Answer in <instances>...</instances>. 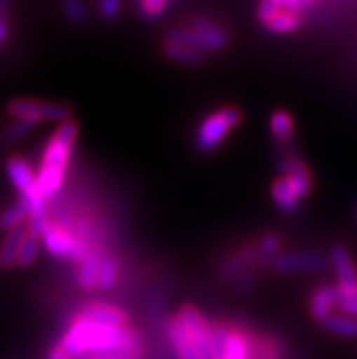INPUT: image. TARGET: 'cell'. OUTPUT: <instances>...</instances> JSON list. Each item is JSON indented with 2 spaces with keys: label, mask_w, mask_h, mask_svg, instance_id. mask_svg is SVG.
<instances>
[{
  "label": "cell",
  "mask_w": 357,
  "mask_h": 359,
  "mask_svg": "<svg viewBox=\"0 0 357 359\" xmlns=\"http://www.w3.org/2000/svg\"><path fill=\"white\" fill-rule=\"evenodd\" d=\"M144 343L142 334L130 327H105L93 323L88 319L72 316L68 328L64 330L60 343L57 345L62 348L72 359L88 354H105V352L124 351L131 346Z\"/></svg>",
  "instance_id": "6da1fadb"
},
{
  "label": "cell",
  "mask_w": 357,
  "mask_h": 359,
  "mask_svg": "<svg viewBox=\"0 0 357 359\" xmlns=\"http://www.w3.org/2000/svg\"><path fill=\"white\" fill-rule=\"evenodd\" d=\"M79 124L77 121H64L55 128L48 139L41 157V168L36 172V190L50 203L59 196L66 173L72 164V155L77 144Z\"/></svg>",
  "instance_id": "7a4b0ae2"
},
{
  "label": "cell",
  "mask_w": 357,
  "mask_h": 359,
  "mask_svg": "<svg viewBox=\"0 0 357 359\" xmlns=\"http://www.w3.org/2000/svg\"><path fill=\"white\" fill-rule=\"evenodd\" d=\"M243 109L239 106H221L213 109L208 115H204L194 135V146L199 154H213L219 150L228 137L236 132L243 123Z\"/></svg>",
  "instance_id": "3957f363"
},
{
  "label": "cell",
  "mask_w": 357,
  "mask_h": 359,
  "mask_svg": "<svg viewBox=\"0 0 357 359\" xmlns=\"http://www.w3.org/2000/svg\"><path fill=\"white\" fill-rule=\"evenodd\" d=\"M8 114L15 121L27 123H64L73 117V106L68 102H55V100H36L18 97L8 104Z\"/></svg>",
  "instance_id": "277c9868"
},
{
  "label": "cell",
  "mask_w": 357,
  "mask_h": 359,
  "mask_svg": "<svg viewBox=\"0 0 357 359\" xmlns=\"http://www.w3.org/2000/svg\"><path fill=\"white\" fill-rule=\"evenodd\" d=\"M41 243L51 257L60 261H69V263L75 264L90 250L69 228L53 221L51 215L41 236Z\"/></svg>",
  "instance_id": "5b68a950"
},
{
  "label": "cell",
  "mask_w": 357,
  "mask_h": 359,
  "mask_svg": "<svg viewBox=\"0 0 357 359\" xmlns=\"http://www.w3.org/2000/svg\"><path fill=\"white\" fill-rule=\"evenodd\" d=\"M177 319L190 337L195 352L201 359H213L212 355V323L191 303H184L177 312Z\"/></svg>",
  "instance_id": "8992f818"
},
{
  "label": "cell",
  "mask_w": 357,
  "mask_h": 359,
  "mask_svg": "<svg viewBox=\"0 0 357 359\" xmlns=\"http://www.w3.org/2000/svg\"><path fill=\"white\" fill-rule=\"evenodd\" d=\"M277 170L281 172V177L288 182L292 190L297 194L301 201L307 199L312 194L314 177L310 172V166L301 155L294 154L292 150H283L277 155Z\"/></svg>",
  "instance_id": "52a82bcc"
},
{
  "label": "cell",
  "mask_w": 357,
  "mask_h": 359,
  "mask_svg": "<svg viewBox=\"0 0 357 359\" xmlns=\"http://www.w3.org/2000/svg\"><path fill=\"white\" fill-rule=\"evenodd\" d=\"M72 316L105 325V327H130V314L122 306L109 303V301L88 299L81 303Z\"/></svg>",
  "instance_id": "ba28073f"
},
{
  "label": "cell",
  "mask_w": 357,
  "mask_h": 359,
  "mask_svg": "<svg viewBox=\"0 0 357 359\" xmlns=\"http://www.w3.org/2000/svg\"><path fill=\"white\" fill-rule=\"evenodd\" d=\"M271 269L279 273L323 272L328 269V259L319 252H290L277 255L271 261Z\"/></svg>",
  "instance_id": "9c48e42d"
},
{
  "label": "cell",
  "mask_w": 357,
  "mask_h": 359,
  "mask_svg": "<svg viewBox=\"0 0 357 359\" xmlns=\"http://www.w3.org/2000/svg\"><path fill=\"white\" fill-rule=\"evenodd\" d=\"M188 26L194 29V33L199 36L201 44H203L206 55L208 53H219V51L227 50L231 42L230 33L217 24L215 20L203 15H197L188 22Z\"/></svg>",
  "instance_id": "30bf717a"
},
{
  "label": "cell",
  "mask_w": 357,
  "mask_h": 359,
  "mask_svg": "<svg viewBox=\"0 0 357 359\" xmlns=\"http://www.w3.org/2000/svg\"><path fill=\"white\" fill-rule=\"evenodd\" d=\"M6 173H8L9 182L13 184L18 196H27L33 190H36V173L33 170V164L20 155H11L6 161Z\"/></svg>",
  "instance_id": "8fae6325"
},
{
  "label": "cell",
  "mask_w": 357,
  "mask_h": 359,
  "mask_svg": "<svg viewBox=\"0 0 357 359\" xmlns=\"http://www.w3.org/2000/svg\"><path fill=\"white\" fill-rule=\"evenodd\" d=\"M328 266H332L335 278H337V283H335L337 287L357 285V263L344 245L337 243L332 246L330 255H328Z\"/></svg>",
  "instance_id": "7c38bea8"
},
{
  "label": "cell",
  "mask_w": 357,
  "mask_h": 359,
  "mask_svg": "<svg viewBox=\"0 0 357 359\" xmlns=\"http://www.w3.org/2000/svg\"><path fill=\"white\" fill-rule=\"evenodd\" d=\"M268 130L281 150H290L295 137V118L288 109L277 108L270 114L268 118Z\"/></svg>",
  "instance_id": "4fadbf2b"
},
{
  "label": "cell",
  "mask_w": 357,
  "mask_h": 359,
  "mask_svg": "<svg viewBox=\"0 0 357 359\" xmlns=\"http://www.w3.org/2000/svg\"><path fill=\"white\" fill-rule=\"evenodd\" d=\"M337 305V290L335 285H321L314 288L308 299V314L316 323H323L328 316L335 312Z\"/></svg>",
  "instance_id": "5bb4252c"
},
{
  "label": "cell",
  "mask_w": 357,
  "mask_h": 359,
  "mask_svg": "<svg viewBox=\"0 0 357 359\" xmlns=\"http://www.w3.org/2000/svg\"><path fill=\"white\" fill-rule=\"evenodd\" d=\"M252 358V332L231 321L221 359H250Z\"/></svg>",
  "instance_id": "9a60e30c"
},
{
  "label": "cell",
  "mask_w": 357,
  "mask_h": 359,
  "mask_svg": "<svg viewBox=\"0 0 357 359\" xmlns=\"http://www.w3.org/2000/svg\"><path fill=\"white\" fill-rule=\"evenodd\" d=\"M106 248H90L88 254L77 263V285L82 292L97 290V273H99L100 257Z\"/></svg>",
  "instance_id": "2e32d148"
},
{
  "label": "cell",
  "mask_w": 357,
  "mask_h": 359,
  "mask_svg": "<svg viewBox=\"0 0 357 359\" xmlns=\"http://www.w3.org/2000/svg\"><path fill=\"white\" fill-rule=\"evenodd\" d=\"M166 336L168 341L172 345L173 352H175L177 359H201L199 354L195 352L194 345H191L190 337L184 332L182 325L179 323L177 316L168 319L166 323Z\"/></svg>",
  "instance_id": "e0dca14e"
},
{
  "label": "cell",
  "mask_w": 357,
  "mask_h": 359,
  "mask_svg": "<svg viewBox=\"0 0 357 359\" xmlns=\"http://www.w3.org/2000/svg\"><path fill=\"white\" fill-rule=\"evenodd\" d=\"M122 264L119 255L114 252L106 250L100 257L99 264V273H97V290L100 292H109L114 290L119 285V279H121Z\"/></svg>",
  "instance_id": "ac0fdd59"
},
{
  "label": "cell",
  "mask_w": 357,
  "mask_h": 359,
  "mask_svg": "<svg viewBox=\"0 0 357 359\" xmlns=\"http://www.w3.org/2000/svg\"><path fill=\"white\" fill-rule=\"evenodd\" d=\"M270 196L276 208L283 214H294L299 210V205H301V199L297 197V194L292 190V187L283 177H277L276 181L271 182Z\"/></svg>",
  "instance_id": "d6986e66"
},
{
  "label": "cell",
  "mask_w": 357,
  "mask_h": 359,
  "mask_svg": "<svg viewBox=\"0 0 357 359\" xmlns=\"http://www.w3.org/2000/svg\"><path fill=\"white\" fill-rule=\"evenodd\" d=\"M27 233L26 224L24 226H18L11 232H8V236L4 237V241L0 245V269L2 270H11L13 266H17V255L20 250V245H22L24 237Z\"/></svg>",
  "instance_id": "ffe728a7"
},
{
  "label": "cell",
  "mask_w": 357,
  "mask_h": 359,
  "mask_svg": "<svg viewBox=\"0 0 357 359\" xmlns=\"http://www.w3.org/2000/svg\"><path fill=\"white\" fill-rule=\"evenodd\" d=\"M262 26L267 27L270 33H276V35H288V33L297 32L299 27L303 26V15L279 9L276 15H271L268 18L267 22H262Z\"/></svg>",
  "instance_id": "44dd1931"
},
{
  "label": "cell",
  "mask_w": 357,
  "mask_h": 359,
  "mask_svg": "<svg viewBox=\"0 0 357 359\" xmlns=\"http://www.w3.org/2000/svg\"><path fill=\"white\" fill-rule=\"evenodd\" d=\"M319 325L325 332L332 334V336L349 337V339L357 337V319L341 314V312H334Z\"/></svg>",
  "instance_id": "7402d4cb"
},
{
  "label": "cell",
  "mask_w": 357,
  "mask_h": 359,
  "mask_svg": "<svg viewBox=\"0 0 357 359\" xmlns=\"http://www.w3.org/2000/svg\"><path fill=\"white\" fill-rule=\"evenodd\" d=\"M163 53L172 62L184 64V66H201L204 62V59H206L204 55L197 53V51H194L188 46L177 44V42L172 41H164Z\"/></svg>",
  "instance_id": "603a6c76"
},
{
  "label": "cell",
  "mask_w": 357,
  "mask_h": 359,
  "mask_svg": "<svg viewBox=\"0 0 357 359\" xmlns=\"http://www.w3.org/2000/svg\"><path fill=\"white\" fill-rule=\"evenodd\" d=\"M27 205L22 197H17V199L8 206V208L0 214V228L6 230V232H11L15 228L24 226L27 221Z\"/></svg>",
  "instance_id": "cb8c5ba5"
},
{
  "label": "cell",
  "mask_w": 357,
  "mask_h": 359,
  "mask_svg": "<svg viewBox=\"0 0 357 359\" xmlns=\"http://www.w3.org/2000/svg\"><path fill=\"white\" fill-rule=\"evenodd\" d=\"M255 245V250H257L259 257H261L262 263H270L276 259L277 255L281 254V246H283V239H281L279 233L276 232H267L259 237L257 241L253 243Z\"/></svg>",
  "instance_id": "d4e9b609"
},
{
  "label": "cell",
  "mask_w": 357,
  "mask_h": 359,
  "mask_svg": "<svg viewBox=\"0 0 357 359\" xmlns=\"http://www.w3.org/2000/svg\"><path fill=\"white\" fill-rule=\"evenodd\" d=\"M41 237L33 236V233L27 232L26 237H24L22 245H20V250H18L17 255V266L20 269H27L32 266L36 261L39 254H41Z\"/></svg>",
  "instance_id": "484cf974"
},
{
  "label": "cell",
  "mask_w": 357,
  "mask_h": 359,
  "mask_svg": "<svg viewBox=\"0 0 357 359\" xmlns=\"http://www.w3.org/2000/svg\"><path fill=\"white\" fill-rule=\"evenodd\" d=\"M335 290H337L335 312L357 319V285H352V287H337L335 285Z\"/></svg>",
  "instance_id": "4316f807"
},
{
  "label": "cell",
  "mask_w": 357,
  "mask_h": 359,
  "mask_svg": "<svg viewBox=\"0 0 357 359\" xmlns=\"http://www.w3.org/2000/svg\"><path fill=\"white\" fill-rule=\"evenodd\" d=\"M148 351H146V343L124 348V351L105 352V354H88V359H146Z\"/></svg>",
  "instance_id": "83f0119b"
},
{
  "label": "cell",
  "mask_w": 357,
  "mask_h": 359,
  "mask_svg": "<svg viewBox=\"0 0 357 359\" xmlns=\"http://www.w3.org/2000/svg\"><path fill=\"white\" fill-rule=\"evenodd\" d=\"M170 0H139V11L146 20H155L168 9Z\"/></svg>",
  "instance_id": "f1b7e54d"
},
{
  "label": "cell",
  "mask_w": 357,
  "mask_h": 359,
  "mask_svg": "<svg viewBox=\"0 0 357 359\" xmlns=\"http://www.w3.org/2000/svg\"><path fill=\"white\" fill-rule=\"evenodd\" d=\"M62 9H64V13H66V17H68L72 22L75 24L86 22L88 11L81 0H64Z\"/></svg>",
  "instance_id": "f546056e"
},
{
  "label": "cell",
  "mask_w": 357,
  "mask_h": 359,
  "mask_svg": "<svg viewBox=\"0 0 357 359\" xmlns=\"http://www.w3.org/2000/svg\"><path fill=\"white\" fill-rule=\"evenodd\" d=\"M35 126H36V124L27 123V121H13V123L9 124V126L4 130V139L8 142L18 141V139L26 137L27 133L32 132Z\"/></svg>",
  "instance_id": "4dcf8cb0"
},
{
  "label": "cell",
  "mask_w": 357,
  "mask_h": 359,
  "mask_svg": "<svg viewBox=\"0 0 357 359\" xmlns=\"http://www.w3.org/2000/svg\"><path fill=\"white\" fill-rule=\"evenodd\" d=\"M11 24H9V0H0V48L9 41Z\"/></svg>",
  "instance_id": "1f68e13d"
},
{
  "label": "cell",
  "mask_w": 357,
  "mask_h": 359,
  "mask_svg": "<svg viewBox=\"0 0 357 359\" xmlns=\"http://www.w3.org/2000/svg\"><path fill=\"white\" fill-rule=\"evenodd\" d=\"M122 0H97V11L102 18L114 20L121 13Z\"/></svg>",
  "instance_id": "d6a6232c"
},
{
  "label": "cell",
  "mask_w": 357,
  "mask_h": 359,
  "mask_svg": "<svg viewBox=\"0 0 357 359\" xmlns=\"http://www.w3.org/2000/svg\"><path fill=\"white\" fill-rule=\"evenodd\" d=\"M271 4H276L277 8L286 9V11H294V13H303V2L301 0H270Z\"/></svg>",
  "instance_id": "836d02e7"
},
{
  "label": "cell",
  "mask_w": 357,
  "mask_h": 359,
  "mask_svg": "<svg viewBox=\"0 0 357 359\" xmlns=\"http://www.w3.org/2000/svg\"><path fill=\"white\" fill-rule=\"evenodd\" d=\"M46 359H72V358H69V355L66 354L59 345H55L50 348V354H48V358Z\"/></svg>",
  "instance_id": "e575fe53"
},
{
  "label": "cell",
  "mask_w": 357,
  "mask_h": 359,
  "mask_svg": "<svg viewBox=\"0 0 357 359\" xmlns=\"http://www.w3.org/2000/svg\"><path fill=\"white\" fill-rule=\"evenodd\" d=\"M301 2H303V6H304V8H307V6L314 4V2H316V0H301Z\"/></svg>",
  "instance_id": "d590c367"
}]
</instances>
